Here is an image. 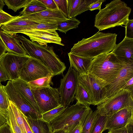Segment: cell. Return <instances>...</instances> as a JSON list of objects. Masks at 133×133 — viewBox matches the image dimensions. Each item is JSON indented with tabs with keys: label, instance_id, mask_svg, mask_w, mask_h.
<instances>
[{
	"label": "cell",
	"instance_id": "obj_38",
	"mask_svg": "<svg viewBox=\"0 0 133 133\" xmlns=\"http://www.w3.org/2000/svg\"><path fill=\"white\" fill-rule=\"evenodd\" d=\"M42 3L46 8L52 10L58 9L54 0H38Z\"/></svg>",
	"mask_w": 133,
	"mask_h": 133
},
{
	"label": "cell",
	"instance_id": "obj_22",
	"mask_svg": "<svg viewBox=\"0 0 133 133\" xmlns=\"http://www.w3.org/2000/svg\"><path fill=\"white\" fill-rule=\"evenodd\" d=\"M25 118L33 133H52L50 123L42 119H34Z\"/></svg>",
	"mask_w": 133,
	"mask_h": 133
},
{
	"label": "cell",
	"instance_id": "obj_44",
	"mask_svg": "<svg viewBox=\"0 0 133 133\" xmlns=\"http://www.w3.org/2000/svg\"><path fill=\"white\" fill-rule=\"evenodd\" d=\"M8 50L0 37V58Z\"/></svg>",
	"mask_w": 133,
	"mask_h": 133
},
{
	"label": "cell",
	"instance_id": "obj_43",
	"mask_svg": "<svg viewBox=\"0 0 133 133\" xmlns=\"http://www.w3.org/2000/svg\"><path fill=\"white\" fill-rule=\"evenodd\" d=\"M0 133H12L9 125L5 123L0 127Z\"/></svg>",
	"mask_w": 133,
	"mask_h": 133
},
{
	"label": "cell",
	"instance_id": "obj_12",
	"mask_svg": "<svg viewBox=\"0 0 133 133\" xmlns=\"http://www.w3.org/2000/svg\"><path fill=\"white\" fill-rule=\"evenodd\" d=\"M133 77V64H127L115 78L104 87L103 103L115 95L123 88L127 82Z\"/></svg>",
	"mask_w": 133,
	"mask_h": 133
},
{
	"label": "cell",
	"instance_id": "obj_49",
	"mask_svg": "<svg viewBox=\"0 0 133 133\" xmlns=\"http://www.w3.org/2000/svg\"><path fill=\"white\" fill-rule=\"evenodd\" d=\"M1 26H0V28H1Z\"/></svg>",
	"mask_w": 133,
	"mask_h": 133
},
{
	"label": "cell",
	"instance_id": "obj_50",
	"mask_svg": "<svg viewBox=\"0 0 133 133\" xmlns=\"http://www.w3.org/2000/svg\"></svg>",
	"mask_w": 133,
	"mask_h": 133
},
{
	"label": "cell",
	"instance_id": "obj_9",
	"mask_svg": "<svg viewBox=\"0 0 133 133\" xmlns=\"http://www.w3.org/2000/svg\"><path fill=\"white\" fill-rule=\"evenodd\" d=\"M4 88L9 100L15 104L26 117L34 119H42V114L38 112L15 87L11 81H8Z\"/></svg>",
	"mask_w": 133,
	"mask_h": 133
},
{
	"label": "cell",
	"instance_id": "obj_21",
	"mask_svg": "<svg viewBox=\"0 0 133 133\" xmlns=\"http://www.w3.org/2000/svg\"><path fill=\"white\" fill-rule=\"evenodd\" d=\"M12 82L15 87L32 105L38 112L42 114L28 83L20 78Z\"/></svg>",
	"mask_w": 133,
	"mask_h": 133
},
{
	"label": "cell",
	"instance_id": "obj_1",
	"mask_svg": "<svg viewBox=\"0 0 133 133\" xmlns=\"http://www.w3.org/2000/svg\"><path fill=\"white\" fill-rule=\"evenodd\" d=\"M117 35L115 33L99 31L92 36L83 38L75 44L69 53L94 59L101 54L112 51L116 44Z\"/></svg>",
	"mask_w": 133,
	"mask_h": 133
},
{
	"label": "cell",
	"instance_id": "obj_10",
	"mask_svg": "<svg viewBox=\"0 0 133 133\" xmlns=\"http://www.w3.org/2000/svg\"><path fill=\"white\" fill-rule=\"evenodd\" d=\"M30 57L8 52L0 58V63L5 71L8 80L13 81L19 78L20 71Z\"/></svg>",
	"mask_w": 133,
	"mask_h": 133
},
{
	"label": "cell",
	"instance_id": "obj_31",
	"mask_svg": "<svg viewBox=\"0 0 133 133\" xmlns=\"http://www.w3.org/2000/svg\"><path fill=\"white\" fill-rule=\"evenodd\" d=\"M98 112L97 109L92 110L87 116L82 126L81 133H90L92 124Z\"/></svg>",
	"mask_w": 133,
	"mask_h": 133
},
{
	"label": "cell",
	"instance_id": "obj_13",
	"mask_svg": "<svg viewBox=\"0 0 133 133\" xmlns=\"http://www.w3.org/2000/svg\"><path fill=\"white\" fill-rule=\"evenodd\" d=\"M79 83L85 90L92 105H97L102 103L103 97V88L93 77L87 74L79 75Z\"/></svg>",
	"mask_w": 133,
	"mask_h": 133
},
{
	"label": "cell",
	"instance_id": "obj_18",
	"mask_svg": "<svg viewBox=\"0 0 133 133\" xmlns=\"http://www.w3.org/2000/svg\"><path fill=\"white\" fill-rule=\"evenodd\" d=\"M0 37L8 50V52L19 55L27 54L20 43L14 36L0 29Z\"/></svg>",
	"mask_w": 133,
	"mask_h": 133
},
{
	"label": "cell",
	"instance_id": "obj_42",
	"mask_svg": "<svg viewBox=\"0 0 133 133\" xmlns=\"http://www.w3.org/2000/svg\"><path fill=\"white\" fill-rule=\"evenodd\" d=\"M123 89L127 90L133 93V77L127 82Z\"/></svg>",
	"mask_w": 133,
	"mask_h": 133
},
{
	"label": "cell",
	"instance_id": "obj_4",
	"mask_svg": "<svg viewBox=\"0 0 133 133\" xmlns=\"http://www.w3.org/2000/svg\"><path fill=\"white\" fill-rule=\"evenodd\" d=\"M99 10L95 18L94 26L99 31L125 25L131 9L124 2L114 0Z\"/></svg>",
	"mask_w": 133,
	"mask_h": 133
},
{
	"label": "cell",
	"instance_id": "obj_20",
	"mask_svg": "<svg viewBox=\"0 0 133 133\" xmlns=\"http://www.w3.org/2000/svg\"><path fill=\"white\" fill-rule=\"evenodd\" d=\"M96 0H68V12L67 18L75 17L85 11L88 10L90 4Z\"/></svg>",
	"mask_w": 133,
	"mask_h": 133
},
{
	"label": "cell",
	"instance_id": "obj_45",
	"mask_svg": "<svg viewBox=\"0 0 133 133\" xmlns=\"http://www.w3.org/2000/svg\"><path fill=\"white\" fill-rule=\"evenodd\" d=\"M21 113L27 133H33L27 122L25 116L21 112Z\"/></svg>",
	"mask_w": 133,
	"mask_h": 133
},
{
	"label": "cell",
	"instance_id": "obj_14",
	"mask_svg": "<svg viewBox=\"0 0 133 133\" xmlns=\"http://www.w3.org/2000/svg\"><path fill=\"white\" fill-rule=\"evenodd\" d=\"M24 16L27 19L41 24H56L69 19L58 9L52 10L47 8L43 11Z\"/></svg>",
	"mask_w": 133,
	"mask_h": 133
},
{
	"label": "cell",
	"instance_id": "obj_48",
	"mask_svg": "<svg viewBox=\"0 0 133 133\" xmlns=\"http://www.w3.org/2000/svg\"><path fill=\"white\" fill-rule=\"evenodd\" d=\"M5 5L4 0H0V10H3V8Z\"/></svg>",
	"mask_w": 133,
	"mask_h": 133
},
{
	"label": "cell",
	"instance_id": "obj_36",
	"mask_svg": "<svg viewBox=\"0 0 133 133\" xmlns=\"http://www.w3.org/2000/svg\"><path fill=\"white\" fill-rule=\"evenodd\" d=\"M125 26V37L128 38L133 39V20L129 19Z\"/></svg>",
	"mask_w": 133,
	"mask_h": 133
},
{
	"label": "cell",
	"instance_id": "obj_37",
	"mask_svg": "<svg viewBox=\"0 0 133 133\" xmlns=\"http://www.w3.org/2000/svg\"><path fill=\"white\" fill-rule=\"evenodd\" d=\"M84 122L81 121L77 124L69 127L65 129L67 133H81L82 126Z\"/></svg>",
	"mask_w": 133,
	"mask_h": 133
},
{
	"label": "cell",
	"instance_id": "obj_47",
	"mask_svg": "<svg viewBox=\"0 0 133 133\" xmlns=\"http://www.w3.org/2000/svg\"><path fill=\"white\" fill-rule=\"evenodd\" d=\"M52 133H67V132L66 129H64L54 130Z\"/></svg>",
	"mask_w": 133,
	"mask_h": 133
},
{
	"label": "cell",
	"instance_id": "obj_2",
	"mask_svg": "<svg viewBox=\"0 0 133 133\" xmlns=\"http://www.w3.org/2000/svg\"><path fill=\"white\" fill-rule=\"evenodd\" d=\"M126 64L120 61L111 51L93 59L87 74L94 78L103 88L115 78Z\"/></svg>",
	"mask_w": 133,
	"mask_h": 133
},
{
	"label": "cell",
	"instance_id": "obj_33",
	"mask_svg": "<svg viewBox=\"0 0 133 133\" xmlns=\"http://www.w3.org/2000/svg\"><path fill=\"white\" fill-rule=\"evenodd\" d=\"M9 104L12 109L17 123L21 128L23 133H27L21 111L15 104L10 101Z\"/></svg>",
	"mask_w": 133,
	"mask_h": 133
},
{
	"label": "cell",
	"instance_id": "obj_30",
	"mask_svg": "<svg viewBox=\"0 0 133 133\" xmlns=\"http://www.w3.org/2000/svg\"><path fill=\"white\" fill-rule=\"evenodd\" d=\"M6 123L9 126L12 133H23L21 128L17 123L9 104Z\"/></svg>",
	"mask_w": 133,
	"mask_h": 133
},
{
	"label": "cell",
	"instance_id": "obj_25",
	"mask_svg": "<svg viewBox=\"0 0 133 133\" xmlns=\"http://www.w3.org/2000/svg\"><path fill=\"white\" fill-rule=\"evenodd\" d=\"M80 21L73 17L57 24V30L65 34L69 30L78 27Z\"/></svg>",
	"mask_w": 133,
	"mask_h": 133
},
{
	"label": "cell",
	"instance_id": "obj_8",
	"mask_svg": "<svg viewBox=\"0 0 133 133\" xmlns=\"http://www.w3.org/2000/svg\"><path fill=\"white\" fill-rule=\"evenodd\" d=\"M79 75L70 66L67 73L61 79L58 91L62 106L68 107L74 100L79 83Z\"/></svg>",
	"mask_w": 133,
	"mask_h": 133
},
{
	"label": "cell",
	"instance_id": "obj_23",
	"mask_svg": "<svg viewBox=\"0 0 133 133\" xmlns=\"http://www.w3.org/2000/svg\"><path fill=\"white\" fill-rule=\"evenodd\" d=\"M4 85L0 84V125L6 123L9 101Z\"/></svg>",
	"mask_w": 133,
	"mask_h": 133
},
{
	"label": "cell",
	"instance_id": "obj_16",
	"mask_svg": "<svg viewBox=\"0 0 133 133\" xmlns=\"http://www.w3.org/2000/svg\"><path fill=\"white\" fill-rule=\"evenodd\" d=\"M22 34L28 36L31 41L36 42L42 45L47 46L48 43L64 45L55 30H33Z\"/></svg>",
	"mask_w": 133,
	"mask_h": 133
},
{
	"label": "cell",
	"instance_id": "obj_19",
	"mask_svg": "<svg viewBox=\"0 0 133 133\" xmlns=\"http://www.w3.org/2000/svg\"><path fill=\"white\" fill-rule=\"evenodd\" d=\"M71 66L79 75L87 74L91 62L93 59L78 56L68 53Z\"/></svg>",
	"mask_w": 133,
	"mask_h": 133
},
{
	"label": "cell",
	"instance_id": "obj_15",
	"mask_svg": "<svg viewBox=\"0 0 133 133\" xmlns=\"http://www.w3.org/2000/svg\"><path fill=\"white\" fill-rule=\"evenodd\" d=\"M133 107L124 108L107 117L103 131L106 130L121 128L133 120Z\"/></svg>",
	"mask_w": 133,
	"mask_h": 133
},
{
	"label": "cell",
	"instance_id": "obj_26",
	"mask_svg": "<svg viewBox=\"0 0 133 133\" xmlns=\"http://www.w3.org/2000/svg\"><path fill=\"white\" fill-rule=\"evenodd\" d=\"M77 103L89 105H92L90 98L85 90L78 83L75 96Z\"/></svg>",
	"mask_w": 133,
	"mask_h": 133
},
{
	"label": "cell",
	"instance_id": "obj_28",
	"mask_svg": "<svg viewBox=\"0 0 133 133\" xmlns=\"http://www.w3.org/2000/svg\"><path fill=\"white\" fill-rule=\"evenodd\" d=\"M107 117L100 115L98 112L92 124L90 133H102Z\"/></svg>",
	"mask_w": 133,
	"mask_h": 133
},
{
	"label": "cell",
	"instance_id": "obj_7",
	"mask_svg": "<svg viewBox=\"0 0 133 133\" xmlns=\"http://www.w3.org/2000/svg\"><path fill=\"white\" fill-rule=\"evenodd\" d=\"M30 88L42 114L61 105L57 89L50 86Z\"/></svg>",
	"mask_w": 133,
	"mask_h": 133
},
{
	"label": "cell",
	"instance_id": "obj_27",
	"mask_svg": "<svg viewBox=\"0 0 133 133\" xmlns=\"http://www.w3.org/2000/svg\"><path fill=\"white\" fill-rule=\"evenodd\" d=\"M66 107L61 105L55 108L43 113L42 114V119L44 121L50 123L51 121L60 115Z\"/></svg>",
	"mask_w": 133,
	"mask_h": 133
},
{
	"label": "cell",
	"instance_id": "obj_39",
	"mask_svg": "<svg viewBox=\"0 0 133 133\" xmlns=\"http://www.w3.org/2000/svg\"><path fill=\"white\" fill-rule=\"evenodd\" d=\"M105 0H96L94 2L89 5L88 10L92 11L96 9L100 10L102 3L105 1Z\"/></svg>",
	"mask_w": 133,
	"mask_h": 133
},
{
	"label": "cell",
	"instance_id": "obj_11",
	"mask_svg": "<svg viewBox=\"0 0 133 133\" xmlns=\"http://www.w3.org/2000/svg\"><path fill=\"white\" fill-rule=\"evenodd\" d=\"M52 75H54L40 60L30 57L20 71L19 78L28 83Z\"/></svg>",
	"mask_w": 133,
	"mask_h": 133
},
{
	"label": "cell",
	"instance_id": "obj_32",
	"mask_svg": "<svg viewBox=\"0 0 133 133\" xmlns=\"http://www.w3.org/2000/svg\"><path fill=\"white\" fill-rule=\"evenodd\" d=\"M31 0H4L5 4L9 9L16 12L20 9L26 6Z\"/></svg>",
	"mask_w": 133,
	"mask_h": 133
},
{
	"label": "cell",
	"instance_id": "obj_34",
	"mask_svg": "<svg viewBox=\"0 0 133 133\" xmlns=\"http://www.w3.org/2000/svg\"><path fill=\"white\" fill-rule=\"evenodd\" d=\"M54 1L58 9L67 17L68 12V0H54Z\"/></svg>",
	"mask_w": 133,
	"mask_h": 133
},
{
	"label": "cell",
	"instance_id": "obj_6",
	"mask_svg": "<svg viewBox=\"0 0 133 133\" xmlns=\"http://www.w3.org/2000/svg\"><path fill=\"white\" fill-rule=\"evenodd\" d=\"M133 93L122 89L103 103L97 105L101 115L108 117L124 108L133 107Z\"/></svg>",
	"mask_w": 133,
	"mask_h": 133
},
{
	"label": "cell",
	"instance_id": "obj_40",
	"mask_svg": "<svg viewBox=\"0 0 133 133\" xmlns=\"http://www.w3.org/2000/svg\"><path fill=\"white\" fill-rule=\"evenodd\" d=\"M8 80L6 74L0 63V84L1 82L5 81Z\"/></svg>",
	"mask_w": 133,
	"mask_h": 133
},
{
	"label": "cell",
	"instance_id": "obj_35",
	"mask_svg": "<svg viewBox=\"0 0 133 133\" xmlns=\"http://www.w3.org/2000/svg\"><path fill=\"white\" fill-rule=\"evenodd\" d=\"M14 16L5 12L3 10H0V26L5 24L14 19Z\"/></svg>",
	"mask_w": 133,
	"mask_h": 133
},
{
	"label": "cell",
	"instance_id": "obj_41",
	"mask_svg": "<svg viewBox=\"0 0 133 133\" xmlns=\"http://www.w3.org/2000/svg\"><path fill=\"white\" fill-rule=\"evenodd\" d=\"M108 133H128L126 126L119 128L109 130Z\"/></svg>",
	"mask_w": 133,
	"mask_h": 133
},
{
	"label": "cell",
	"instance_id": "obj_24",
	"mask_svg": "<svg viewBox=\"0 0 133 133\" xmlns=\"http://www.w3.org/2000/svg\"><path fill=\"white\" fill-rule=\"evenodd\" d=\"M46 6L38 0H31L20 12L19 15H27L38 12L46 9Z\"/></svg>",
	"mask_w": 133,
	"mask_h": 133
},
{
	"label": "cell",
	"instance_id": "obj_5",
	"mask_svg": "<svg viewBox=\"0 0 133 133\" xmlns=\"http://www.w3.org/2000/svg\"><path fill=\"white\" fill-rule=\"evenodd\" d=\"M91 110L89 105L77 103L67 107L60 115L50 123L53 131L65 129L84 121Z\"/></svg>",
	"mask_w": 133,
	"mask_h": 133
},
{
	"label": "cell",
	"instance_id": "obj_3",
	"mask_svg": "<svg viewBox=\"0 0 133 133\" xmlns=\"http://www.w3.org/2000/svg\"><path fill=\"white\" fill-rule=\"evenodd\" d=\"M21 44L27 54L40 60L51 72L54 76L63 74L66 66L54 52L52 47L42 45L22 35L14 36Z\"/></svg>",
	"mask_w": 133,
	"mask_h": 133
},
{
	"label": "cell",
	"instance_id": "obj_46",
	"mask_svg": "<svg viewBox=\"0 0 133 133\" xmlns=\"http://www.w3.org/2000/svg\"><path fill=\"white\" fill-rule=\"evenodd\" d=\"M128 133H133V120L126 126Z\"/></svg>",
	"mask_w": 133,
	"mask_h": 133
},
{
	"label": "cell",
	"instance_id": "obj_17",
	"mask_svg": "<svg viewBox=\"0 0 133 133\" xmlns=\"http://www.w3.org/2000/svg\"><path fill=\"white\" fill-rule=\"evenodd\" d=\"M112 52L121 62L126 64H133V39L125 37L116 44Z\"/></svg>",
	"mask_w": 133,
	"mask_h": 133
},
{
	"label": "cell",
	"instance_id": "obj_29",
	"mask_svg": "<svg viewBox=\"0 0 133 133\" xmlns=\"http://www.w3.org/2000/svg\"><path fill=\"white\" fill-rule=\"evenodd\" d=\"M54 76L53 75H50L45 77L37 79L28 82L31 88H39L48 87L52 84V78Z\"/></svg>",
	"mask_w": 133,
	"mask_h": 133
}]
</instances>
